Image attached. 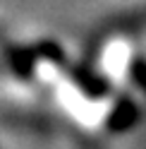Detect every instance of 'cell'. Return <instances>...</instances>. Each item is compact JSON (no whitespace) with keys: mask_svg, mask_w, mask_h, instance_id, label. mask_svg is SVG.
Segmentation results:
<instances>
[{"mask_svg":"<svg viewBox=\"0 0 146 149\" xmlns=\"http://www.w3.org/2000/svg\"><path fill=\"white\" fill-rule=\"evenodd\" d=\"M134 118H136V108L129 104V101H122V104L115 106L113 116H110V127L125 130V127H129V125L134 123Z\"/></svg>","mask_w":146,"mask_h":149,"instance_id":"cell-1","label":"cell"}]
</instances>
